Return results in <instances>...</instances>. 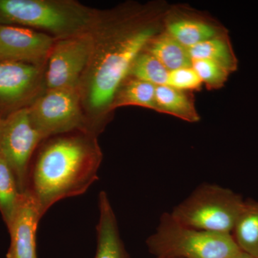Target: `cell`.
Returning a JSON list of instances; mask_svg holds the SVG:
<instances>
[{
    "mask_svg": "<svg viewBox=\"0 0 258 258\" xmlns=\"http://www.w3.org/2000/svg\"><path fill=\"white\" fill-rule=\"evenodd\" d=\"M169 71L154 55L144 50L134 62L129 77L152 83L156 86H166Z\"/></svg>",
    "mask_w": 258,
    "mask_h": 258,
    "instance_id": "20",
    "label": "cell"
},
{
    "mask_svg": "<svg viewBox=\"0 0 258 258\" xmlns=\"http://www.w3.org/2000/svg\"><path fill=\"white\" fill-rule=\"evenodd\" d=\"M232 235L242 252L258 258V202H244Z\"/></svg>",
    "mask_w": 258,
    "mask_h": 258,
    "instance_id": "13",
    "label": "cell"
},
{
    "mask_svg": "<svg viewBox=\"0 0 258 258\" xmlns=\"http://www.w3.org/2000/svg\"><path fill=\"white\" fill-rule=\"evenodd\" d=\"M203 82L191 66L169 71L166 86L179 91L198 90Z\"/></svg>",
    "mask_w": 258,
    "mask_h": 258,
    "instance_id": "22",
    "label": "cell"
},
{
    "mask_svg": "<svg viewBox=\"0 0 258 258\" xmlns=\"http://www.w3.org/2000/svg\"><path fill=\"white\" fill-rule=\"evenodd\" d=\"M28 108L32 124L44 139L74 131H86L78 88L45 90Z\"/></svg>",
    "mask_w": 258,
    "mask_h": 258,
    "instance_id": "6",
    "label": "cell"
},
{
    "mask_svg": "<svg viewBox=\"0 0 258 258\" xmlns=\"http://www.w3.org/2000/svg\"><path fill=\"white\" fill-rule=\"evenodd\" d=\"M45 66L0 62V118L28 108L45 92Z\"/></svg>",
    "mask_w": 258,
    "mask_h": 258,
    "instance_id": "9",
    "label": "cell"
},
{
    "mask_svg": "<svg viewBox=\"0 0 258 258\" xmlns=\"http://www.w3.org/2000/svg\"><path fill=\"white\" fill-rule=\"evenodd\" d=\"M41 218L31 198L24 194L18 211L8 227L10 244L7 258H37V229Z\"/></svg>",
    "mask_w": 258,
    "mask_h": 258,
    "instance_id": "11",
    "label": "cell"
},
{
    "mask_svg": "<svg viewBox=\"0 0 258 258\" xmlns=\"http://www.w3.org/2000/svg\"><path fill=\"white\" fill-rule=\"evenodd\" d=\"M156 101L159 113L174 115L190 123L200 120L193 101L184 91L169 86H157Z\"/></svg>",
    "mask_w": 258,
    "mask_h": 258,
    "instance_id": "15",
    "label": "cell"
},
{
    "mask_svg": "<svg viewBox=\"0 0 258 258\" xmlns=\"http://www.w3.org/2000/svg\"><path fill=\"white\" fill-rule=\"evenodd\" d=\"M91 32L92 54L78 90L86 130L98 137L108 123L118 90L155 37L156 29L139 22L137 16L121 18L101 12Z\"/></svg>",
    "mask_w": 258,
    "mask_h": 258,
    "instance_id": "1",
    "label": "cell"
},
{
    "mask_svg": "<svg viewBox=\"0 0 258 258\" xmlns=\"http://www.w3.org/2000/svg\"><path fill=\"white\" fill-rule=\"evenodd\" d=\"M244 202L241 195L228 188L204 183L170 213L178 222L188 227L232 235Z\"/></svg>",
    "mask_w": 258,
    "mask_h": 258,
    "instance_id": "5",
    "label": "cell"
},
{
    "mask_svg": "<svg viewBox=\"0 0 258 258\" xmlns=\"http://www.w3.org/2000/svg\"><path fill=\"white\" fill-rule=\"evenodd\" d=\"M145 50L160 61L169 71L191 66L192 60L188 48L167 32L154 37Z\"/></svg>",
    "mask_w": 258,
    "mask_h": 258,
    "instance_id": "14",
    "label": "cell"
},
{
    "mask_svg": "<svg viewBox=\"0 0 258 258\" xmlns=\"http://www.w3.org/2000/svg\"><path fill=\"white\" fill-rule=\"evenodd\" d=\"M146 244L155 258H235L241 251L232 235L188 227L170 212L161 215Z\"/></svg>",
    "mask_w": 258,
    "mask_h": 258,
    "instance_id": "4",
    "label": "cell"
},
{
    "mask_svg": "<svg viewBox=\"0 0 258 258\" xmlns=\"http://www.w3.org/2000/svg\"><path fill=\"white\" fill-rule=\"evenodd\" d=\"M93 47L91 30L56 40L45 66L46 90L78 88Z\"/></svg>",
    "mask_w": 258,
    "mask_h": 258,
    "instance_id": "8",
    "label": "cell"
},
{
    "mask_svg": "<svg viewBox=\"0 0 258 258\" xmlns=\"http://www.w3.org/2000/svg\"><path fill=\"white\" fill-rule=\"evenodd\" d=\"M168 34L186 48L218 36L216 29L198 20H176L167 25Z\"/></svg>",
    "mask_w": 258,
    "mask_h": 258,
    "instance_id": "19",
    "label": "cell"
},
{
    "mask_svg": "<svg viewBox=\"0 0 258 258\" xmlns=\"http://www.w3.org/2000/svg\"><path fill=\"white\" fill-rule=\"evenodd\" d=\"M23 195L19 189L14 173L0 154V212L7 227L13 221Z\"/></svg>",
    "mask_w": 258,
    "mask_h": 258,
    "instance_id": "18",
    "label": "cell"
},
{
    "mask_svg": "<svg viewBox=\"0 0 258 258\" xmlns=\"http://www.w3.org/2000/svg\"><path fill=\"white\" fill-rule=\"evenodd\" d=\"M191 60H207L217 62L229 72L237 69V59L230 42L225 37L217 36L188 48Z\"/></svg>",
    "mask_w": 258,
    "mask_h": 258,
    "instance_id": "17",
    "label": "cell"
},
{
    "mask_svg": "<svg viewBox=\"0 0 258 258\" xmlns=\"http://www.w3.org/2000/svg\"><path fill=\"white\" fill-rule=\"evenodd\" d=\"M100 14L74 0H0V25L32 29L56 40L90 31Z\"/></svg>",
    "mask_w": 258,
    "mask_h": 258,
    "instance_id": "3",
    "label": "cell"
},
{
    "mask_svg": "<svg viewBox=\"0 0 258 258\" xmlns=\"http://www.w3.org/2000/svg\"><path fill=\"white\" fill-rule=\"evenodd\" d=\"M55 40L32 29L0 25V62L46 66Z\"/></svg>",
    "mask_w": 258,
    "mask_h": 258,
    "instance_id": "10",
    "label": "cell"
},
{
    "mask_svg": "<svg viewBox=\"0 0 258 258\" xmlns=\"http://www.w3.org/2000/svg\"><path fill=\"white\" fill-rule=\"evenodd\" d=\"M118 90L111 106V111L119 107L136 106L158 112L156 101L157 86L141 80L129 77Z\"/></svg>",
    "mask_w": 258,
    "mask_h": 258,
    "instance_id": "16",
    "label": "cell"
},
{
    "mask_svg": "<svg viewBox=\"0 0 258 258\" xmlns=\"http://www.w3.org/2000/svg\"><path fill=\"white\" fill-rule=\"evenodd\" d=\"M43 140L32 124L28 108L0 118V154L14 173L23 195L26 191L32 158Z\"/></svg>",
    "mask_w": 258,
    "mask_h": 258,
    "instance_id": "7",
    "label": "cell"
},
{
    "mask_svg": "<svg viewBox=\"0 0 258 258\" xmlns=\"http://www.w3.org/2000/svg\"><path fill=\"white\" fill-rule=\"evenodd\" d=\"M235 258H256L252 257V256L249 255V254L244 253V252L240 251L238 254H237V256Z\"/></svg>",
    "mask_w": 258,
    "mask_h": 258,
    "instance_id": "23",
    "label": "cell"
},
{
    "mask_svg": "<svg viewBox=\"0 0 258 258\" xmlns=\"http://www.w3.org/2000/svg\"><path fill=\"white\" fill-rule=\"evenodd\" d=\"M191 67L203 83L209 88H218L223 86L230 72L221 64L207 60H195Z\"/></svg>",
    "mask_w": 258,
    "mask_h": 258,
    "instance_id": "21",
    "label": "cell"
},
{
    "mask_svg": "<svg viewBox=\"0 0 258 258\" xmlns=\"http://www.w3.org/2000/svg\"><path fill=\"white\" fill-rule=\"evenodd\" d=\"M98 207L100 216L96 227L95 258H132L120 238L116 217L105 191L100 193Z\"/></svg>",
    "mask_w": 258,
    "mask_h": 258,
    "instance_id": "12",
    "label": "cell"
},
{
    "mask_svg": "<svg viewBox=\"0 0 258 258\" xmlns=\"http://www.w3.org/2000/svg\"><path fill=\"white\" fill-rule=\"evenodd\" d=\"M102 159L97 136L88 131L48 137L32 158L25 194L42 217L60 200L86 192L98 179Z\"/></svg>",
    "mask_w": 258,
    "mask_h": 258,
    "instance_id": "2",
    "label": "cell"
}]
</instances>
